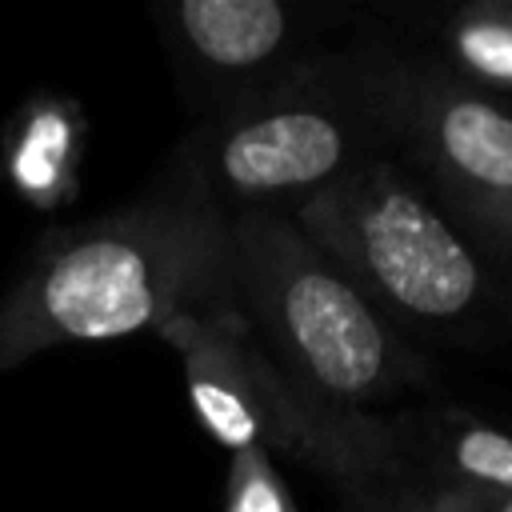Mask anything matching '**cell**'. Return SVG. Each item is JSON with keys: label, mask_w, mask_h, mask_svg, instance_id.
Listing matches in <instances>:
<instances>
[{"label": "cell", "mask_w": 512, "mask_h": 512, "mask_svg": "<svg viewBox=\"0 0 512 512\" xmlns=\"http://www.w3.org/2000/svg\"><path fill=\"white\" fill-rule=\"evenodd\" d=\"M228 216L208 192L132 204L56 236L0 300V368L64 344L168 328L220 304Z\"/></svg>", "instance_id": "1"}, {"label": "cell", "mask_w": 512, "mask_h": 512, "mask_svg": "<svg viewBox=\"0 0 512 512\" xmlns=\"http://www.w3.org/2000/svg\"><path fill=\"white\" fill-rule=\"evenodd\" d=\"M228 288L244 324L260 328L264 356L300 392L372 404L412 380V356L384 312L288 216H228Z\"/></svg>", "instance_id": "2"}, {"label": "cell", "mask_w": 512, "mask_h": 512, "mask_svg": "<svg viewBox=\"0 0 512 512\" xmlns=\"http://www.w3.org/2000/svg\"><path fill=\"white\" fill-rule=\"evenodd\" d=\"M300 232L380 308L452 324L484 296L476 252L444 212L388 164H360L296 208Z\"/></svg>", "instance_id": "3"}, {"label": "cell", "mask_w": 512, "mask_h": 512, "mask_svg": "<svg viewBox=\"0 0 512 512\" xmlns=\"http://www.w3.org/2000/svg\"><path fill=\"white\" fill-rule=\"evenodd\" d=\"M384 120L400 124V96L368 108V96H340L336 88L300 84L268 100L244 104L212 136L204 176L212 200L228 196L240 208H268L300 196V204L360 164H368V132Z\"/></svg>", "instance_id": "4"}, {"label": "cell", "mask_w": 512, "mask_h": 512, "mask_svg": "<svg viewBox=\"0 0 512 512\" xmlns=\"http://www.w3.org/2000/svg\"><path fill=\"white\" fill-rule=\"evenodd\" d=\"M400 124L452 204L512 244V112L464 88L424 84L400 92Z\"/></svg>", "instance_id": "5"}, {"label": "cell", "mask_w": 512, "mask_h": 512, "mask_svg": "<svg viewBox=\"0 0 512 512\" xmlns=\"http://www.w3.org/2000/svg\"><path fill=\"white\" fill-rule=\"evenodd\" d=\"M180 40L216 72H248L268 64L292 36V16L276 0H180Z\"/></svg>", "instance_id": "6"}, {"label": "cell", "mask_w": 512, "mask_h": 512, "mask_svg": "<svg viewBox=\"0 0 512 512\" xmlns=\"http://www.w3.org/2000/svg\"><path fill=\"white\" fill-rule=\"evenodd\" d=\"M448 48L464 72L512 88V0L460 12L448 28Z\"/></svg>", "instance_id": "7"}, {"label": "cell", "mask_w": 512, "mask_h": 512, "mask_svg": "<svg viewBox=\"0 0 512 512\" xmlns=\"http://www.w3.org/2000/svg\"><path fill=\"white\" fill-rule=\"evenodd\" d=\"M452 464L468 488L508 492L512 496V436L496 428H460L452 440Z\"/></svg>", "instance_id": "8"}, {"label": "cell", "mask_w": 512, "mask_h": 512, "mask_svg": "<svg viewBox=\"0 0 512 512\" xmlns=\"http://www.w3.org/2000/svg\"><path fill=\"white\" fill-rule=\"evenodd\" d=\"M228 512H296L268 452H232L228 472Z\"/></svg>", "instance_id": "9"}, {"label": "cell", "mask_w": 512, "mask_h": 512, "mask_svg": "<svg viewBox=\"0 0 512 512\" xmlns=\"http://www.w3.org/2000/svg\"><path fill=\"white\" fill-rule=\"evenodd\" d=\"M432 512H512V496L508 492H488V488H444L432 500Z\"/></svg>", "instance_id": "10"}]
</instances>
